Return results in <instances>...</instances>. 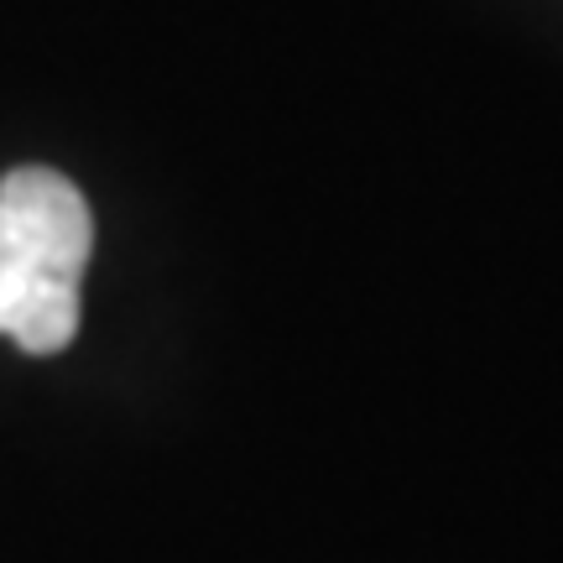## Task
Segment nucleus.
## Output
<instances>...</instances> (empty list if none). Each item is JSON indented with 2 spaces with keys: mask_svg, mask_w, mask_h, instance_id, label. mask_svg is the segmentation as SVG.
<instances>
[{
  "mask_svg": "<svg viewBox=\"0 0 563 563\" xmlns=\"http://www.w3.org/2000/svg\"><path fill=\"white\" fill-rule=\"evenodd\" d=\"M95 256V214L53 167L0 178V334L26 355H58L79 334V282Z\"/></svg>",
  "mask_w": 563,
  "mask_h": 563,
  "instance_id": "nucleus-1",
  "label": "nucleus"
}]
</instances>
